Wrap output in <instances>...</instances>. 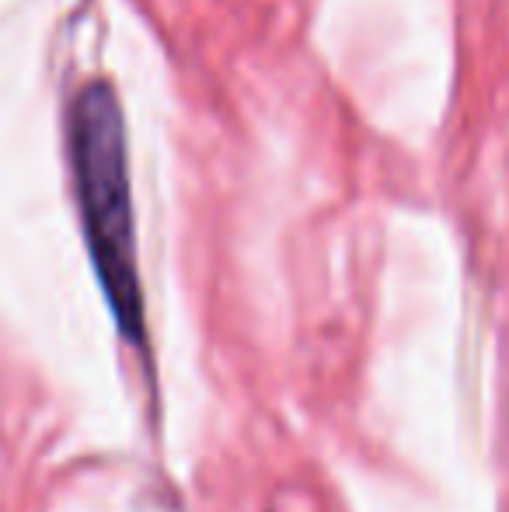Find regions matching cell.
<instances>
[{
  "instance_id": "cell-1",
  "label": "cell",
  "mask_w": 509,
  "mask_h": 512,
  "mask_svg": "<svg viewBox=\"0 0 509 512\" xmlns=\"http://www.w3.org/2000/svg\"><path fill=\"white\" fill-rule=\"evenodd\" d=\"M70 164L91 265L98 272L119 331L133 345H147L143 290L136 265V223L129 192L126 122L109 84H91L70 108Z\"/></svg>"
}]
</instances>
